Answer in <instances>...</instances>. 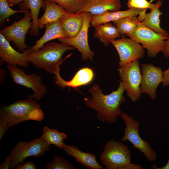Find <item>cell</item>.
<instances>
[{"instance_id":"obj_1","label":"cell","mask_w":169,"mask_h":169,"mask_svg":"<svg viewBox=\"0 0 169 169\" xmlns=\"http://www.w3.org/2000/svg\"><path fill=\"white\" fill-rule=\"evenodd\" d=\"M125 90L121 81L116 90L108 95L104 94L99 85L95 84L88 89L91 96L84 99L85 106L96 112L100 122L115 123L123 112L120 106L125 100L123 95Z\"/></svg>"},{"instance_id":"obj_2","label":"cell","mask_w":169,"mask_h":169,"mask_svg":"<svg viewBox=\"0 0 169 169\" xmlns=\"http://www.w3.org/2000/svg\"><path fill=\"white\" fill-rule=\"evenodd\" d=\"M44 117L40 104L31 98L18 100L8 106L1 105L0 140L10 127L28 120L41 121Z\"/></svg>"},{"instance_id":"obj_3","label":"cell","mask_w":169,"mask_h":169,"mask_svg":"<svg viewBox=\"0 0 169 169\" xmlns=\"http://www.w3.org/2000/svg\"><path fill=\"white\" fill-rule=\"evenodd\" d=\"M74 49L62 43L50 42L45 44L38 50L32 51L30 49L27 58L28 62L36 67L54 74L60 69L59 66L64 60L62 58L65 53Z\"/></svg>"},{"instance_id":"obj_4","label":"cell","mask_w":169,"mask_h":169,"mask_svg":"<svg viewBox=\"0 0 169 169\" xmlns=\"http://www.w3.org/2000/svg\"><path fill=\"white\" fill-rule=\"evenodd\" d=\"M50 145L41 137L27 142L20 141L12 148L9 154L10 161L9 169H13L17 165L22 164L26 158L33 156L38 158L49 150Z\"/></svg>"},{"instance_id":"obj_5","label":"cell","mask_w":169,"mask_h":169,"mask_svg":"<svg viewBox=\"0 0 169 169\" xmlns=\"http://www.w3.org/2000/svg\"><path fill=\"white\" fill-rule=\"evenodd\" d=\"M126 36L139 43L147 50L148 56L150 58L163 51L169 38L158 33L141 22L132 33Z\"/></svg>"},{"instance_id":"obj_6","label":"cell","mask_w":169,"mask_h":169,"mask_svg":"<svg viewBox=\"0 0 169 169\" xmlns=\"http://www.w3.org/2000/svg\"><path fill=\"white\" fill-rule=\"evenodd\" d=\"M100 157L102 164L107 169H120L131 162L130 151L120 141L111 139L103 147Z\"/></svg>"},{"instance_id":"obj_7","label":"cell","mask_w":169,"mask_h":169,"mask_svg":"<svg viewBox=\"0 0 169 169\" xmlns=\"http://www.w3.org/2000/svg\"><path fill=\"white\" fill-rule=\"evenodd\" d=\"M120 116L126 126L124 136L121 140L128 141L132 144L133 148L144 154L147 161L155 162L156 158V152L152 148L150 144L140 136L139 133V122L126 113L123 112Z\"/></svg>"},{"instance_id":"obj_8","label":"cell","mask_w":169,"mask_h":169,"mask_svg":"<svg viewBox=\"0 0 169 169\" xmlns=\"http://www.w3.org/2000/svg\"><path fill=\"white\" fill-rule=\"evenodd\" d=\"M24 13V16L22 19L2 29L0 32L8 42H12L21 53L27 52L30 48L25 41L26 35L32 25L30 12L28 11Z\"/></svg>"},{"instance_id":"obj_9","label":"cell","mask_w":169,"mask_h":169,"mask_svg":"<svg viewBox=\"0 0 169 169\" xmlns=\"http://www.w3.org/2000/svg\"><path fill=\"white\" fill-rule=\"evenodd\" d=\"M117 70L128 96L133 102L139 100L141 97L140 87L142 77L139 59L120 67Z\"/></svg>"},{"instance_id":"obj_10","label":"cell","mask_w":169,"mask_h":169,"mask_svg":"<svg viewBox=\"0 0 169 169\" xmlns=\"http://www.w3.org/2000/svg\"><path fill=\"white\" fill-rule=\"evenodd\" d=\"M6 68L14 83L33 90V94L28 95V98H34L36 100L39 101L46 93V87L38 74L33 73L27 75L15 65L8 64Z\"/></svg>"},{"instance_id":"obj_11","label":"cell","mask_w":169,"mask_h":169,"mask_svg":"<svg viewBox=\"0 0 169 169\" xmlns=\"http://www.w3.org/2000/svg\"><path fill=\"white\" fill-rule=\"evenodd\" d=\"M92 15L89 13L85 12L82 28L76 36L71 38H62L58 39L60 43L76 49L81 54L82 59L87 61H92L95 54L90 48L88 41V32Z\"/></svg>"},{"instance_id":"obj_12","label":"cell","mask_w":169,"mask_h":169,"mask_svg":"<svg viewBox=\"0 0 169 169\" xmlns=\"http://www.w3.org/2000/svg\"><path fill=\"white\" fill-rule=\"evenodd\" d=\"M118 53L119 67L143 57V47L139 42L130 38L122 37L110 41Z\"/></svg>"},{"instance_id":"obj_13","label":"cell","mask_w":169,"mask_h":169,"mask_svg":"<svg viewBox=\"0 0 169 169\" xmlns=\"http://www.w3.org/2000/svg\"><path fill=\"white\" fill-rule=\"evenodd\" d=\"M141 68L142 75L140 92L146 94L151 99L155 100L157 88L163 81V71L160 67L150 63L142 64Z\"/></svg>"},{"instance_id":"obj_14","label":"cell","mask_w":169,"mask_h":169,"mask_svg":"<svg viewBox=\"0 0 169 169\" xmlns=\"http://www.w3.org/2000/svg\"><path fill=\"white\" fill-rule=\"evenodd\" d=\"M59 69L54 74V83L57 86L63 89L67 87L77 88L90 84L93 80L95 74L93 70L89 67L82 68L75 74L69 81L64 80L61 77Z\"/></svg>"},{"instance_id":"obj_15","label":"cell","mask_w":169,"mask_h":169,"mask_svg":"<svg viewBox=\"0 0 169 169\" xmlns=\"http://www.w3.org/2000/svg\"><path fill=\"white\" fill-rule=\"evenodd\" d=\"M28 51L21 53L16 51L0 33V57L8 64L28 67L29 63L27 58Z\"/></svg>"},{"instance_id":"obj_16","label":"cell","mask_w":169,"mask_h":169,"mask_svg":"<svg viewBox=\"0 0 169 169\" xmlns=\"http://www.w3.org/2000/svg\"><path fill=\"white\" fill-rule=\"evenodd\" d=\"M121 7L120 0H86L77 13L87 12L92 15H97L119 11Z\"/></svg>"},{"instance_id":"obj_17","label":"cell","mask_w":169,"mask_h":169,"mask_svg":"<svg viewBox=\"0 0 169 169\" xmlns=\"http://www.w3.org/2000/svg\"><path fill=\"white\" fill-rule=\"evenodd\" d=\"M84 14L85 12H67L59 19L65 33V38L74 37L79 33L83 25Z\"/></svg>"},{"instance_id":"obj_18","label":"cell","mask_w":169,"mask_h":169,"mask_svg":"<svg viewBox=\"0 0 169 169\" xmlns=\"http://www.w3.org/2000/svg\"><path fill=\"white\" fill-rule=\"evenodd\" d=\"M156 3L157 5L150 9V13H146V9H145L137 17L138 19L139 22L158 33L169 37V34L167 31L162 29L160 25V17L162 13L160 11L159 8L162 5L163 1L158 0Z\"/></svg>"},{"instance_id":"obj_19","label":"cell","mask_w":169,"mask_h":169,"mask_svg":"<svg viewBox=\"0 0 169 169\" xmlns=\"http://www.w3.org/2000/svg\"><path fill=\"white\" fill-rule=\"evenodd\" d=\"M66 154L73 157L79 163L91 169H103V167L96 160V156L82 151L77 147L64 144L62 148Z\"/></svg>"},{"instance_id":"obj_20","label":"cell","mask_w":169,"mask_h":169,"mask_svg":"<svg viewBox=\"0 0 169 169\" xmlns=\"http://www.w3.org/2000/svg\"><path fill=\"white\" fill-rule=\"evenodd\" d=\"M146 9L131 8L124 11L107 12L97 15H92L90 24L92 27L115 21L131 16L139 15Z\"/></svg>"},{"instance_id":"obj_21","label":"cell","mask_w":169,"mask_h":169,"mask_svg":"<svg viewBox=\"0 0 169 169\" xmlns=\"http://www.w3.org/2000/svg\"><path fill=\"white\" fill-rule=\"evenodd\" d=\"M45 4V12L43 16L38 19V28H43L45 24L57 21L67 12L55 2L50 0H44Z\"/></svg>"},{"instance_id":"obj_22","label":"cell","mask_w":169,"mask_h":169,"mask_svg":"<svg viewBox=\"0 0 169 169\" xmlns=\"http://www.w3.org/2000/svg\"><path fill=\"white\" fill-rule=\"evenodd\" d=\"M45 32L35 44L30 49V51L38 50L47 42L56 38H65V33L59 20L45 24Z\"/></svg>"},{"instance_id":"obj_23","label":"cell","mask_w":169,"mask_h":169,"mask_svg":"<svg viewBox=\"0 0 169 169\" xmlns=\"http://www.w3.org/2000/svg\"><path fill=\"white\" fill-rule=\"evenodd\" d=\"M20 4V9L28 11L29 10L32 17V25L29 30V34L33 36L39 35V28L38 26V16L41 8L44 10L45 4L43 0H23Z\"/></svg>"},{"instance_id":"obj_24","label":"cell","mask_w":169,"mask_h":169,"mask_svg":"<svg viewBox=\"0 0 169 169\" xmlns=\"http://www.w3.org/2000/svg\"><path fill=\"white\" fill-rule=\"evenodd\" d=\"M94 27V37L99 39L105 46H108L111 41L120 38L121 36L116 27L110 22Z\"/></svg>"},{"instance_id":"obj_25","label":"cell","mask_w":169,"mask_h":169,"mask_svg":"<svg viewBox=\"0 0 169 169\" xmlns=\"http://www.w3.org/2000/svg\"><path fill=\"white\" fill-rule=\"evenodd\" d=\"M137 16H128L112 22L121 36L126 35L132 33L140 22Z\"/></svg>"},{"instance_id":"obj_26","label":"cell","mask_w":169,"mask_h":169,"mask_svg":"<svg viewBox=\"0 0 169 169\" xmlns=\"http://www.w3.org/2000/svg\"><path fill=\"white\" fill-rule=\"evenodd\" d=\"M41 138L49 145L53 144L57 147L62 148L64 143L63 141L66 139L67 136L64 132H61L55 129H50L45 126Z\"/></svg>"},{"instance_id":"obj_27","label":"cell","mask_w":169,"mask_h":169,"mask_svg":"<svg viewBox=\"0 0 169 169\" xmlns=\"http://www.w3.org/2000/svg\"><path fill=\"white\" fill-rule=\"evenodd\" d=\"M55 2L67 12L76 13L79 11L86 0H50Z\"/></svg>"},{"instance_id":"obj_28","label":"cell","mask_w":169,"mask_h":169,"mask_svg":"<svg viewBox=\"0 0 169 169\" xmlns=\"http://www.w3.org/2000/svg\"><path fill=\"white\" fill-rule=\"evenodd\" d=\"M45 169H75V167L61 156H55L45 166Z\"/></svg>"},{"instance_id":"obj_29","label":"cell","mask_w":169,"mask_h":169,"mask_svg":"<svg viewBox=\"0 0 169 169\" xmlns=\"http://www.w3.org/2000/svg\"><path fill=\"white\" fill-rule=\"evenodd\" d=\"M27 11L13 10L10 8L7 0H0V24H2L7 18L16 13H24Z\"/></svg>"},{"instance_id":"obj_30","label":"cell","mask_w":169,"mask_h":169,"mask_svg":"<svg viewBox=\"0 0 169 169\" xmlns=\"http://www.w3.org/2000/svg\"><path fill=\"white\" fill-rule=\"evenodd\" d=\"M157 4L156 2L153 4L147 0H128L126 3L128 9L135 8L150 10L155 7Z\"/></svg>"},{"instance_id":"obj_31","label":"cell","mask_w":169,"mask_h":169,"mask_svg":"<svg viewBox=\"0 0 169 169\" xmlns=\"http://www.w3.org/2000/svg\"><path fill=\"white\" fill-rule=\"evenodd\" d=\"M16 169H37V166L32 161L26 162L24 165H22L19 164L15 167Z\"/></svg>"},{"instance_id":"obj_32","label":"cell","mask_w":169,"mask_h":169,"mask_svg":"<svg viewBox=\"0 0 169 169\" xmlns=\"http://www.w3.org/2000/svg\"><path fill=\"white\" fill-rule=\"evenodd\" d=\"M143 166L136 164L131 163V162L121 167L120 169H142Z\"/></svg>"},{"instance_id":"obj_33","label":"cell","mask_w":169,"mask_h":169,"mask_svg":"<svg viewBox=\"0 0 169 169\" xmlns=\"http://www.w3.org/2000/svg\"><path fill=\"white\" fill-rule=\"evenodd\" d=\"M163 81L162 85L164 86L169 85V67L166 70L163 72Z\"/></svg>"},{"instance_id":"obj_34","label":"cell","mask_w":169,"mask_h":169,"mask_svg":"<svg viewBox=\"0 0 169 169\" xmlns=\"http://www.w3.org/2000/svg\"><path fill=\"white\" fill-rule=\"evenodd\" d=\"M10 165V159L9 156H7L3 162L0 165V169H9Z\"/></svg>"},{"instance_id":"obj_35","label":"cell","mask_w":169,"mask_h":169,"mask_svg":"<svg viewBox=\"0 0 169 169\" xmlns=\"http://www.w3.org/2000/svg\"><path fill=\"white\" fill-rule=\"evenodd\" d=\"M162 52L165 58H169V37L168 39L166 40L165 48Z\"/></svg>"},{"instance_id":"obj_36","label":"cell","mask_w":169,"mask_h":169,"mask_svg":"<svg viewBox=\"0 0 169 169\" xmlns=\"http://www.w3.org/2000/svg\"><path fill=\"white\" fill-rule=\"evenodd\" d=\"M151 167L154 169H169V159L166 164L163 167H158L155 165L153 164Z\"/></svg>"},{"instance_id":"obj_37","label":"cell","mask_w":169,"mask_h":169,"mask_svg":"<svg viewBox=\"0 0 169 169\" xmlns=\"http://www.w3.org/2000/svg\"><path fill=\"white\" fill-rule=\"evenodd\" d=\"M23 0H7L10 6L12 7L14 5L20 3Z\"/></svg>"},{"instance_id":"obj_38","label":"cell","mask_w":169,"mask_h":169,"mask_svg":"<svg viewBox=\"0 0 169 169\" xmlns=\"http://www.w3.org/2000/svg\"><path fill=\"white\" fill-rule=\"evenodd\" d=\"M6 74V72L3 69H0V82L3 81V78Z\"/></svg>"},{"instance_id":"obj_39","label":"cell","mask_w":169,"mask_h":169,"mask_svg":"<svg viewBox=\"0 0 169 169\" xmlns=\"http://www.w3.org/2000/svg\"><path fill=\"white\" fill-rule=\"evenodd\" d=\"M155 0H150L149 2L151 3H152Z\"/></svg>"},{"instance_id":"obj_40","label":"cell","mask_w":169,"mask_h":169,"mask_svg":"<svg viewBox=\"0 0 169 169\" xmlns=\"http://www.w3.org/2000/svg\"></svg>"}]
</instances>
